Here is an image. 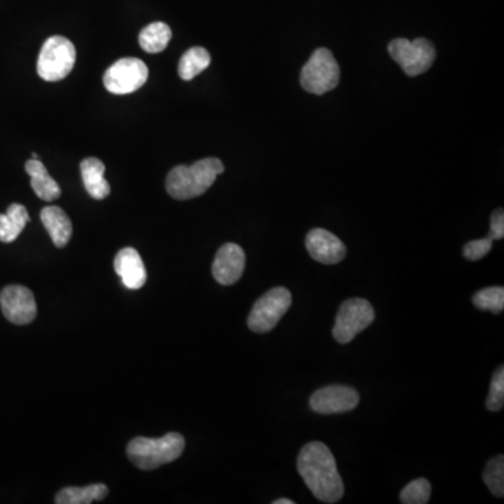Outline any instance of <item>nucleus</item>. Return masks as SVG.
Masks as SVG:
<instances>
[{
  "instance_id": "obj_18",
  "label": "nucleus",
  "mask_w": 504,
  "mask_h": 504,
  "mask_svg": "<svg viewBox=\"0 0 504 504\" xmlns=\"http://www.w3.org/2000/svg\"><path fill=\"white\" fill-rule=\"evenodd\" d=\"M29 222V212L23 205H10L6 214L0 215V242L13 243L17 240Z\"/></svg>"
},
{
  "instance_id": "obj_9",
  "label": "nucleus",
  "mask_w": 504,
  "mask_h": 504,
  "mask_svg": "<svg viewBox=\"0 0 504 504\" xmlns=\"http://www.w3.org/2000/svg\"><path fill=\"white\" fill-rule=\"evenodd\" d=\"M149 69L138 58H123L104 73L103 82L113 95H131L148 82Z\"/></svg>"
},
{
  "instance_id": "obj_20",
  "label": "nucleus",
  "mask_w": 504,
  "mask_h": 504,
  "mask_svg": "<svg viewBox=\"0 0 504 504\" xmlns=\"http://www.w3.org/2000/svg\"><path fill=\"white\" fill-rule=\"evenodd\" d=\"M172 32L166 23L156 22L144 27L139 34V44L149 54H159L171 41Z\"/></svg>"
},
{
  "instance_id": "obj_1",
  "label": "nucleus",
  "mask_w": 504,
  "mask_h": 504,
  "mask_svg": "<svg viewBox=\"0 0 504 504\" xmlns=\"http://www.w3.org/2000/svg\"><path fill=\"white\" fill-rule=\"evenodd\" d=\"M298 471L311 493L324 503H336L344 493L335 457L324 443L311 442L301 448Z\"/></svg>"
},
{
  "instance_id": "obj_3",
  "label": "nucleus",
  "mask_w": 504,
  "mask_h": 504,
  "mask_svg": "<svg viewBox=\"0 0 504 504\" xmlns=\"http://www.w3.org/2000/svg\"><path fill=\"white\" fill-rule=\"evenodd\" d=\"M184 448V437L179 433L171 432L160 439L136 437L129 443L126 454L139 470L153 471L181 457Z\"/></svg>"
},
{
  "instance_id": "obj_22",
  "label": "nucleus",
  "mask_w": 504,
  "mask_h": 504,
  "mask_svg": "<svg viewBox=\"0 0 504 504\" xmlns=\"http://www.w3.org/2000/svg\"><path fill=\"white\" fill-rule=\"evenodd\" d=\"M472 303L476 308L482 311H492L493 314L503 313L504 310V289L501 286L483 289L475 293Z\"/></svg>"
},
{
  "instance_id": "obj_14",
  "label": "nucleus",
  "mask_w": 504,
  "mask_h": 504,
  "mask_svg": "<svg viewBox=\"0 0 504 504\" xmlns=\"http://www.w3.org/2000/svg\"><path fill=\"white\" fill-rule=\"evenodd\" d=\"M114 270L118 273L124 285L131 290L143 288L148 279L143 261L135 248L126 247L119 251L114 260Z\"/></svg>"
},
{
  "instance_id": "obj_21",
  "label": "nucleus",
  "mask_w": 504,
  "mask_h": 504,
  "mask_svg": "<svg viewBox=\"0 0 504 504\" xmlns=\"http://www.w3.org/2000/svg\"><path fill=\"white\" fill-rule=\"evenodd\" d=\"M210 54L205 48H189L179 60V75L185 82L201 75L210 65Z\"/></svg>"
},
{
  "instance_id": "obj_25",
  "label": "nucleus",
  "mask_w": 504,
  "mask_h": 504,
  "mask_svg": "<svg viewBox=\"0 0 504 504\" xmlns=\"http://www.w3.org/2000/svg\"><path fill=\"white\" fill-rule=\"evenodd\" d=\"M504 405V367L500 366L493 374L490 389H489L486 408L492 412L503 409Z\"/></svg>"
},
{
  "instance_id": "obj_12",
  "label": "nucleus",
  "mask_w": 504,
  "mask_h": 504,
  "mask_svg": "<svg viewBox=\"0 0 504 504\" xmlns=\"http://www.w3.org/2000/svg\"><path fill=\"white\" fill-rule=\"evenodd\" d=\"M244 268V250L234 243H227L217 251L212 265V273L220 285L232 286L242 279Z\"/></svg>"
},
{
  "instance_id": "obj_19",
  "label": "nucleus",
  "mask_w": 504,
  "mask_h": 504,
  "mask_svg": "<svg viewBox=\"0 0 504 504\" xmlns=\"http://www.w3.org/2000/svg\"><path fill=\"white\" fill-rule=\"evenodd\" d=\"M108 488L103 483L85 486V488H63L55 496L57 504H91L93 501H101L107 498Z\"/></svg>"
},
{
  "instance_id": "obj_2",
  "label": "nucleus",
  "mask_w": 504,
  "mask_h": 504,
  "mask_svg": "<svg viewBox=\"0 0 504 504\" xmlns=\"http://www.w3.org/2000/svg\"><path fill=\"white\" fill-rule=\"evenodd\" d=\"M225 166L216 157L197 161L192 166H177L169 172L166 181L170 197L179 201H188L201 197L214 185Z\"/></svg>"
},
{
  "instance_id": "obj_28",
  "label": "nucleus",
  "mask_w": 504,
  "mask_h": 504,
  "mask_svg": "<svg viewBox=\"0 0 504 504\" xmlns=\"http://www.w3.org/2000/svg\"><path fill=\"white\" fill-rule=\"evenodd\" d=\"M273 504H295V501L289 500V499H278V500L273 501Z\"/></svg>"
},
{
  "instance_id": "obj_10",
  "label": "nucleus",
  "mask_w": 504,
  "mask_h": 504,
  "mask_svg": "<svg viewBox=\"0 0 504 504\" xmlns=\"http://www.w3.org/2000/svg\"><path fill=\"white\" fill-rule=\"evenodd\" d=\"M0 307L10 323L27 325L37 316V303L30 289L24 286H7L0 293Z\"/></svg>"
},
{
  "instance_id": "obj_26",
  "label": "nucleus",
  "mask_w": 504,
  "mask_h": 504,
  "mask_svg": "<svg viewBox=\"0 0 504 504\" xmlns=\"http://www.w3.org/2000/svg\"><path fill=\"white\" fill-rule=\"evenodd\" d=\"M492 238L485 237L481 240H473L463 247V255L470 261H480L489 254V251L492 250Z\"/></svg>"
},
{
  "instance_id": "obj_16",
  "label": "nucleus",
  "mask_w": 504,
  "mask_h": 504,
  "mask_svg": "<svg viewBox=\"0 0 504 504\" xmlns=\"http://www.w3.org/2000/svg\"><path fill=\"white\" fill-rule=\"evenodd\" d=\"M41 222L58 248L68 245L72 238L73 227L69 216L60 206H47L41 210Z\"/></svg>"
},
{
  "instance_id": "obj_24",
  "label": "nucleus",
  "mask_w": 504,
  "mask_h": 504,
  "mask_svg": "<svg viewBox=\"0 0 504 504\" xmlns=\"http://www.w3.org/2000/svg\"><path fill=\"white\" fill-rule=\"evenodd\" d=\"M430 493H432V486L429 481L419 478L402 489L399 500L404 504H426L429 503Z\"/></svg>"
},
{
  "instance_id": "obj_17",
  "label": "nucleus",
  "mask_w": 504,
  "mask_h": 504,
  "mask_svg": "<svg viewBox=\"0 0 504 504\" xmlns=\"http://www.w3.org/2000/svg\"><path fill=\"white\" fill-rule=\"evenodd\" d=\"M25 171L32 177V187L40 199L47 202L57 201L60 197V184L48 174L47 169L41 160L32 159L25 163Z\"/></svg>"
},
{
  "instance_id": "obj_7",
  "label": "nucleus",
  "mask_w": 504,
  "mask_h": 504,
  "mask_svg": "<svg viewBox=\"0 0 504 504\" xmlns=\"http://www.w3.org/2000/svg\"><path fill=\"white\" fill-rule=\"evenodd\" d=\"M376 318L374 308L364 298H349L342 303L336 316L333 335L339 344L353 341L364 329L369 328Z\"/></svg>"
},
{
  "instance_id": "obj_8",
  "label": "nucleus",
  "mask_w": 504,
  "mask_h": 504,
  "mask_svg": "<svg viewBox=\"0 0 504 504\" xmlns=\"http://www.w3.org/2000/svg\"><path fill=\"white\" fill-rule=\"evenodd\" d=\"M389 52L410 78L429 70L435 60V47L425 38H417L415 41L397 38L389 45Z\"/></svg>"
},
{
  "instance_id": "obj_13",
  "label": "nucleus",
  "mask_w": 504,
  "mask_h": 504,
  "mask_svg": "<svg viewBox=\"0 0 504 504\" xmlns=\"http://www.w3.org/2000/svg\"><path fill=\"white\" fill-rule=\"evenodd\" d=\"M306 248L314 261L324 265H335L346 257L344 243L328 230H311L306 237Z\"/></svg>"
},
{
  "instance_id": "obj_23",
  "label": "nucleus",
  "mask_w": 504,
  "mask_h": 504,
  "mask_svg": "<svg viewBox=\"0 0 504 504\" xmlns=\"http://www.w3.org/2000/svg\"><path fill=\"white\" fill-rule=\"evenodd\" d=\"M483 482L488 486L489 490L498 498L504 496V457L498 455L486 463L485 472H483Z\"/></svg>"
},
{
  "instance_id": "obj_15",
  "label": "nucleus",
  "mask_w": 504,
  "mask_h": 504,
  "mask_svg": "<svg viewBox=\"0 0 504 504\" xmlns=\"http://www.w3.org/2000/svg\"><path fill=\"white\" fill-rule=\"evenodd\" d=\"M80 171H82L83 182L87 194L93 199H105L110 195L111 187L107 179L104 177L105 174V166L97 157H87L80 163Z\"/></svg>"
},
{
  "instance_id": "obj_11",
  "label": "nucleus",
  "mask_w": 504,
  "mask_h": 504,
  "mask_svg": "<svg viewBox=\"0 0 504 504\" xmlns=\"http://www.w3.org/2000/svg\"><path fill=\"white\" fill-rule=\"evenodd\" d=\"M356 389L346 386H328L314 392L310 407L316 414L334 415L351 412L359 405Z\"/></svg>"
},
{
  "instance_id": "obj_4",
  "label": "nucleus",
  "mask_w": 504,
  "mask_h": 504,
  "mask_svg": "<svg viewBox=\"0 0 504 504\" xmlns=\"http://www.w3.org/2000/svg\"><path fill=\"white\" fill-rule=\"evenodd\" d=\"M76 48L62 35L48 38L38 57L37 72L47 82H60L75 68Z\"/></svg>"
},
{
  "instance_id": "obj_27",
  "label": "nucleus",
  "mask_w": 504,
  "mask_h": 504,
  "mask_svg": "<svg viewBox=\"0 0 504 504\" xmlns=\"http://www.w3.org/2000/svg\"><path fill=\"white\" fill-rule=\"evenodd\" d=\"M489 237L492 240H501L504 237V212L503 209H498L493 212L492 219H490V233Z\"/></svg>"
},
{
  "instance_id": "obj_5",
  "label": "nucleus",
  "mask_w": 504,
  "mask_h": 504,
  "mask_svg": "<svg viewBox=\"0 0 504 504\" xmlns=\"http://www.w3.org/2000/svg\"><path fill=\"white\" fill-rule=\"evenodd\" d=\"M341 69L331 50L318 48L303 66L300 75L301 87L311 95L323 96L339 85Z\"/></svg>"
},
{
  "instance_id": "obj_6",
  "label": "nucleus",
  "mask_w": 504,
  "mask_h": 504,
  "mask_svg": "<svg viewBox=\"0 0 504 504\" xmlns=\"http://www.w3.org/2000/svg\"><path fill=\"white\" fill-rule=\"evenodd\" d=\"M291 301L293 298L286 288H275L267 291L262 298H258L251 310L248 328L257 334L270 333L288 313Z\"/></svg>"
}]
</instances>
